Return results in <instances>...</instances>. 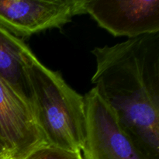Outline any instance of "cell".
<instances>
[{"label":"cell","instance_id":"1","mask_svg":"<svg viewBox=\"0 0 159 159\" xmlns=\"http://www.w3.org/2000/svg\"><path fill=\"white\" fill-rule=\"evenodd\" d=\"M92 83L147 159H159V33L92 51Z\"/></svg>","mask_w":159,"mask_h":159},{"label":"cell","instance_id":"2","mask_svg":"<svg viewBox=\"0 0 159 159\" xmlns=\"http://www.w3.org/2000/svg\"><path fill=\"white\" fill-rule=\"evenodd\" d=\"M33 111L48 145L82 152L85 140L84 96L47 68L35 54L27 66Z\"/></svg>","mask_w":159,"mask_h":159},{"label":"cell","instance_id":"3","mask_svg":"<svg viewBox=\"0 0 159 159\" xmlns=\"http://www.w3.org/2000/svg\"><path fill=\"white\" fill-rule=\"evenodd\" d=\"M85 159H147L124 131L111 107L93 88L84 96Z\"/></svg>","mask_w":159,"mask_h":159},{"label":"cell","instance_id":"4","mask_svg":"<svg viewBox=\"0 0 159 159\" xmlns=\"http://www.w3.org/2000/svg\"><path fill=\"white\" fill-rule=\"evenodd\" d=\"M86 0H0V26L17 38L70 23L86 13Z\"/></svg>","mask_w":159,"mask_h":159},{"label":"cell","instance_id":"5","mask_svg":"<svg viewBox=\"0 0 159 159\" xmlns=\"http://www.w3.org/2000/svg\"><path fill=\"white\" fill-rule=\"evenodd\" d=\"M85 11L115 37L159 33V0H86Z\"/></svg>","mask_w":159,"mask_h":159},{"label":"cell","instance_id":"6","mask_svg":"<svg viewBox=\"0 0 159 159\" xmlns=\"http://www.w3.org/2000/svg\"><path fill=\"white\" fill-rule=\"evenodd\" d=\"M0 140L12 159H25L47 145L33 109L0 75Z\"/></svg>","mask_w":159,"mask_h":159},{"label":"cell","instance_id":"7","mask_svg":"<svg viewBox=\"0 0 159 159\" xmlns=\"http://www.w3.org/2000/svg\"><path fill=\"white\" fill-rule=\"evenodd\" d=\"M34 54L23 40L0 26V75L31 107L33 94L27 66Z\"/></svg>","mask_w":159,"mask_h":159},{"label":"cell","instance_id":"8","mask_svg":"<svg viewBox=\"0 0 159 159\" xmlns=\"http://www.w3.org/2000/svg\"><path fill=\"white\" fill-rule=\"evenodd\" d=\"M25 159H85L81 152L43 145L33 151Z\"/></svg>","mask_w":159,"mask_h":159},{"label":"cell","instance_id":"9","mask_svg":"<svg viewBox=\"0 0 159 159\" xmlns=\"http://www.w3.org/2000/svg\"><path fill=\"white\" fill-rule=\"evenodd\" d=\"M2 156H9L11 157L10 152H9L6 147L5 146V144H3L2 141L0 140V157ZM12 158V157H11Z\"/></svg>","mask_w":159,"mask_h":159},{"label":"cell","instance_id":"10","mask_svg":"<svg viewBox=\"0 0 159 159\" xmlns=\"http://www.w3.org/2000/svg\"><path fill=\"white\" fill-rule=\"evenodd\" d=\"M0 159H12V158L9 156H2L0 157Z\"/></svg>","mask_w":159,"mask_h":159}]
</instances>
